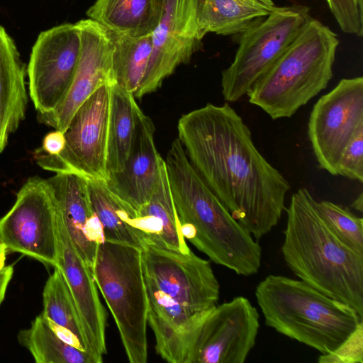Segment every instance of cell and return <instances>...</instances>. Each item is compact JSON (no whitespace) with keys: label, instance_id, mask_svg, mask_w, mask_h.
I'll return each mask as SVG.
<instances>
[{"label":"cell","instance_id":"cell-1","mask_svg":"<svg viewBox=\"0 0 363 363\" xmlns=\"http://www.w3.org/2000/svg\"><path fill=\"white\" fill-rule=\"evenodd\" d=\"M178 139L186 156L231 216L257 240L279 221L290 185L259 152L242 117L228 103L184 114Z\"/></svg>","mask_w":363,"mask_h":363},{"label":"cell","instance_id":"cell-2","mask_svg":"<svg viewBox=\"0 0 363 363\" xmlns=\"http://www.w3.org/2000/svg\"><path fill=\"white\" fill-rule=\"evenodd\" d=\"M164 163L184 238L214 263L238 275L257 274L261 267L260 245L201 179L178 138L172 142Z\"/></svg>","mask_w":363,"mask_h":363},{"label":"cell","instance_id":"cell-3","mask_svg":"<svg viewBox=\"0 0 363 363\" xmlns=\"http://www.w3.org/2000/svg\"><path fill=\"white\" fill-rule=\"evenodd\" d=\"M286 211L281 252L288 267L300 280L363 318V256L330 230L306 188L292 194Z\"/></svg>","mask_w":363,"mask_h":363},{"label":"cell","instance_id":"cell-4","mask_svg":"<svg viewBox=\"0 0 363 363\" xmlns=\"http://www.w3.org/2000/svg\"><path fill=\"white\" fill-rule=\"evenodd\" d=\"M255 297L266 325L321 354L333 352L362 323L352 308L300 279L270 274Z\"/></svg>","mask_w":363,"mask_h":363},{"label":"cell","instance_id":"cell-5","mask_svg":"<svg viewBox=\"0 0 363 363\" xmlns=\"http://www.w3.org/2000/svg\"><path fill=\"white\" fill-rule=\"evenodd\" d=\"M337 35L312 17L271 69L252 87L249 102L276 120L291 117L333 76Z\"/></svg>","mask_w":363,"mask_h":363},{"label":"cell","instance_id":"cell-6","mask_svg":"<svg viewBox=\"0 0 363 363\" xmlns=\"http://www.w3.org/2000/svg\"><path fill=\"white\" fill-rule=\"evenodd\" d=\"M92 274L113 317L128 361L145 363L148 298L141 250L104 240L98 247Z\"/></svg>","mask_w":363,"mask_h":363},{"label":"cell","instance_id":"cell-7","mask_svg":"<svg viewBox=\"0 0 363 363\" xmlns=\"http://www.w3.org/2000/svg\"><path fill=\"white\" fill-rule=\"evenodd\" d=\"M304 5L275 6L239 34L232 63L221 74V92L225 101L240 100L271 69L310 20Z\"/></svg>","mask_w":363,"mask_h":363},{"label":"cell","instance_id":"cell-8","mask_svg":"<svg viewBox=\"0 0 363 363\" xmlns=\"http://www.w3.org/2000/svg\"><path fill=\"white\" fill-rule=\"evenodd\" d=\"M110 101L111 85L101 86L74 114L64 132L63 150L53 156L36 149V163L55 173L72 172L105 180Z\"/></svg>","mask_w":363,"mask_h":363},{"label":"cell","instance_id":"cell-9","mask_svg":"<svg viewBox=\"0 0 363 363\" xmlns=\"http://www.w3.org/2000/svg\"><path fill=\"white\" fill-rule=\"evenodd\" d=\"M0 241L10 251L56 267L57 207L47 179L34 177L23 184L0 218Z\"/></svg>","mask_w":363,"mask_h":363},{"label":"cell","instance_id":"cell-10","mask_svg":"<svg viewBox=\"0 0 363 363\" xmlns=\"http://www.w3.org/2000/svg\"><path fill=\"white\" fill-rule=\"evenodd\" d=\"M363 127V77L342 79L313 105L308 136L320 168L337 175L345 147Z\"/></svg>","mask_w":363,"mask_h":363},{"label":"cell","instance_id":"cell-11","mask_svg":"<svg viewBox=\"0 0 363 363\" xmlns=\"http://www.w3.org/2000/svg\"><path fill=\"white\" fill-rule=\"evenodd\" d=\"M259 319L242 296L216 305L200 324L186 363H244L255 345Z\"/></svg>","mask_w":363,"mask_h":363},{"label":"cell","instance_id":"cell-12","mask_svg":"<svg viewBox=\"0 0 363 363\" xmlns=\"http://www.w3.org/2000/svg\"><path fill=\"white\" fill-rule=\"evenodd\" d=\"M81 35L76 23L40 32L32 48L27 74L38 113L53 111L65 96L79 61Z\"/></svg>","mask_w":363,"mask_h":363},{"label":"cell","instance_id":"cell-13","mask_svg":"<svg viewBox=\"0 0 363 363\" xmlns=\"http://www.w3.org/2000/svg\"><path fill=\"white\" fill-rule=\"evenodd\" d=\"M199 0H158V21L152 31L147 67L135 98L155 91L182 64L189 62L201 45Z\"/></svg>","mask_w":363,"mask_h":363},{"label":"cell","instance_id":"cell-14","mask_svg":"<svg viewBox=\"0 0 363 363\" xmlns=\"http://www.w3.org/2000/svg\"><path fill=\"white\" fill-rule=\"evenodd\" d=\"M141 251L145 277L175 302L199 313L217 305L220 284L208 261L152 245Z\"/></svg>","mask_w":363,"mask_h":363},{"label":"cell","instance_id":"cell-15","mask_svg":"<svg viewBox=\"0 0 363 363\" xmlns=\"http://www.w3.org/2000/svg\"><path fill=\"white\" fill-rule=\"evenodd\" d=\"M81 51L70 86L60 104L52 111L37 113L39 123L65 132L80 106L97 89L113 84L111 42L106 28L90 19L77 22Z\"/></svg>","mask_w":363,"mask_h":363},{"label":"cell","instance_id":"cell-16","mask_svg":"<svg viewBox=\"0 0 363 363\" xmlns=\"http://www.w3.org/2000/svg\"><path fill=\"white\" fill-rule=\"evenodd\" d=\"M57 233L58 252L55 267L61 271L77 306L87 350L96 363H101L106 353V311L92 271L74 245L57 208Z\"/></svg>","mask_w":363,"mask_h":363},{"label":"cell","instance_id":"cell-17","mask_svg":"<svg viewBox=\"0 0 363 363\" xmlns=\"http://www.w3.org/2000/svg\"><path fill=\"white\" fill-rule=\"evenodd\" d=\"M155 131L152 121L141 110L124 169L104 180L108 190L138 214L156 190L164 163L155 145Z\"/></svg>","mask_w":363,"mask_h":363},{"label":"cell","instance_id":"cell-18","mask_svg":"<svg viewBox=\"0 0 363 363\" xmlns=\"http://www.w3.org/2000/svg\"><path fill=\"white\" fill-rule=\"evenodd\" d=\"M47 181L74 245L92 271L104 236L91 207L86 178L72 172H57Z\"/></svg>","mask_w":363,"mask_h":363},{"label":"cell","instance_id":"cell-19","mask_svg":"<svg viewBox=\"0 0 363 363\" xmlns=\"http://www.w3.org/2000/svg\"><path fill=\"white\" fill-rule=\"evenodd\" d=\"M147 323L155 337L157 353L170 363H186L197 330L207 312L199 313L175 302L145 277Z\"/></svg>","mask_w":363,"mask_h":363},{"label":"cell","instance_id":"cell-20","mask_svg":"<svg viewBox=\"0 0 363 363\" xmlns=\"http://www.w3.org/2000/svg\"><path fill=\"white\" fill-rule=\"evenodd\" d=\"M27 104L25 65L14 40L0 25V153L24 119Z\"/></svg>","mask_w":363,"mask_h":363},{"label":"cell","instance_id":"cell-21","mask_svg":"<svg viewBox=\"0 0 363 363\" xmlns=\"http://www.w3.org/2000/svg\"><path fill=\"white\" fill-rule=\"evenodd\" d=\"M137 228L145 245H152L181 253L191 251L180 228L164 160L159 184L149 202L139 212Z\"/></svg>","mask_w":363,"mask_h":363},{"label":"cell","instance_id":"cell-22","mask_svg":"<svg viewBox=\"0 0 363 363\" xmlns=\"http://www.w3.org/2000/svg\"><path fill=\"white\" fill-rule=\"evenodd\" d=\"M275 6L272 0H199V35H238Z\"/></svg>","mask_w":363,"mask_h":363},{"label":"cell","instance_id":"cell-23","mask_svg":"<svg viewBox=\"0 0 363 363\" xmlns=\"http://www.w3.org/2000/svg\"><path fill=\"white\" fill-rule=\"evenodd\" d=\"M135 99L117 84L111 85L106 177L122 171L129 157L141 111Z\"/></svg>","mask_w":363,"mask_h":363},{"label":"cell","instance_id":"cell-24","mask_svg":"<svg viewBox=\"0 0 363 363\" xmlns=\"http://www.w3.org/2000/svg\"><path fill=\"white\" fill-rule=\"evenodd\" d=\"M86 179L91 207L101 223L104 240L142 250L145 242L136 227L138 213L113 195L104 179Z\"/></svg>","mask_w":363,"mask_h":363},{"label":"cell","instance_id":"cell-25","mask_svg":"<svg viewBox=\"0 0 363 363\" xmlns=\"http://www.w3.org/2000/svg\"><path fill=\"white\" fill-rule=\"evenodd\" d=\"M158 0H96L89 18L131 37L151 34L158 21Z\"/></svg>","mask_w":363,"mask_h":363},{"label":"cell","instance_id":"cell-26","mask_svg":"<svg viewBox=\"0 0 363 363\" xmlns=\"http://www.w3.org/2000/svg\"><path fill=\"white\" fill-rule=\"evenodd\" d=\"M111 42V77L135 95L144 78L152 51V35L131 37L107 29Z\"/></svg>","mask_w":363,"mask_h":363},{"label":"cell","instance_id":"cell-27","mask_svg":"<svg viewBox=\"0 0 363 363\" xmlns=\"http://www.w3.org/2000/svg\"><path fill=\"white\" fill-rule=\"evenodd\" d=\"M17 338L37 363H96L88 352L62 340L42 313L29 328L18 333Z\"/></svg>","mask_w":363,"mask_h":363},{"label":"cell","instance_id":"cell-28","mask_svg":"<svg viewBox=\"0 0 363 363\" xmlns=\"http://www.w3.org/2000/svg\"><path fill=\"white\" fill-rule=\"evenodd\" d=\"M43 301V315L72 333L88 352L79 312L67 282L57 267H54L45 283Z\"/></svg>","mask_w":363,"mask_h":363},{"label":"cell","instance_id":"cell-29","mask_svg":"<svg viewBox=\"0 0 363 363\" xmlns=\"http://www.w3.org/2000/svg\"><path fill=\"white\" fill-rule=\"evenodd\" d=\"M316 208L336 237L352 250L363 256V219L347 208L328 201H316Z\"/></svg>","mask_w":363,"mask_h":363},{"label":"cell","instance_id":"cell-30","mask_svg":"<svg viewBox=\"0 0 363 363\" xmlns=\"http://www.w3.org/2000/svg\"><path fill=\"white\" fill-rule=\"evenodd\" d=\"M340 29L345 33L362 36L363 4L359 0H326Z\"/></svg>","mask_w":363,"mask_h":363},{"label":"cell","instance_id":"cell-31","mask_svg":"<svg viewBox=\"0 0 363 363\" xmlns=\"http://www.w3.org/2000/svg\"><path fill=\"white\" fill-rule=\"evenodd\" d=\"M337 175L363 182V127L356 132L342 152Z\"/></svg>","mask_w":363,"mask_h":363},{"label":"cell","instance_id":"cell-32","mask_svg":"<svg viewBox=\"0 0 363 363\" xmlns=\"http://www.w3.org/2000/svg\"><path fill=\"white\" fill-rule=\"evenodd\" d=\"M363 323L333 352L321 354L319 363H363Z\"/></svg>","mask_w":363,"mask_h":363},{"label":"cell","instance_id":"cell-33","mask_svg":"<svg viewBox=\"0 0 363 363\" xmlns=\"http://www.w3.org/2000/svg\"><path fill=\"white\" fill-rule=\"evenodd\" d=\"M65 145L64 132L55 130L45 136L42 146L38 149L46 155L55 156L59 155L63 150Z\"/></svg>","mask_w":363,"mask_h":363},{"label":"cell","instance_id":"cell-34","mask_svg":"<svg viewBox=\"0 0 363 363\" xmlns=\"http://www.w3.org/2000/svg\"><path fill=\"white\" fill-rule=\"evenodd\" d=\"M13 268L12 266H6L0 269V305L4 301L8 285L12 278Z\"/></svg>","mask_w":363,"mask_h":363},{"label":"cell","instance_id":"cell-35","mask_svg":"<svg viewBox=\"0 0 363 363\" xmlns=\"http://www.w3.org/2000/svg\"><path fill=\"white\" fill-rule=\"evenodd\" d=\"M6 251V246L0 241V269L5 267Z\"/></svg>","mask_w":363,"mask_h":363},{"label":"cell","instance_id":"cell-36","mask_svg":"<svg viewBox=\"0 0 363 363\" xmlns=\"http://www.w3.org/2000/svg\"><path fill=\"white\" fill-rule=\"evenodd\" d=\"M352 207L354 209L362 212L363 209V194H360L354 200L352 203Z\"/></svg>","mask_w":363,"mask_h":363},{"label":"cell","instance_id":"cell-37","mask_svg":"<svg viewBox=\"0 0 363 363\" xmlns=\"http://www.w3.org/2000/svg\"><path fill=\"white\" fill-rule=\"evenodd\" d=\"M360 3L363 4V0H359Z\"/></svg>","mask_w":363,"mask_h":363}]
</instances>
